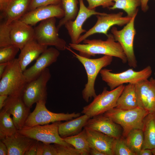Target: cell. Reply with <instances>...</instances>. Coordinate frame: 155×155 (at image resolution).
Listing matches in <instances>:
<instances>
[{"label": "cell", "instance_id": "cb8c5ba5", "mask_svg": "<svg viewBox=\"0 0 155 155\" xmlns=\"http://www.w3.org/2000/svg\"><path fill=\"white\" fill-rule=\"evenodd\" d=\"M90 118L89 116L84 114L64 122H60L58 125L59 135L63 138L78 134L82 131V128Z\"/></svg>", "mask_w": 155, "mask_h": 155}, {"label": "cell", "instance_id": "1f68e13d", "mask_svg": "<svg viewBox=\"0 0 155 155\" xmlns=\"http://www.w3.org/2000/svg\"><path fill=\"white\" fill-rule=\"evenodd\" d=\"M113 155H136L127 144L123 136L115 139L113 148Z\"/></svg>", "mask_w": 155, "mask_h": 155}, {"label": "cell", "instance_id": "9c48e42d", "mask_svg": "<svg viewBox=\"0 0 155 155\" xmlns=\"http://www.w3.org/2000/svg\"><path fill=\"white\" fill-rule=\"evenodd\" d=\"M60 122H56L51 124L32 127L24 126L18 131L22 134L43 143L71 146L65 142L59 135L58 125Z\"/></svg>", "mask_w": 155, "mask_h": 155}, {"label": "cell", "instance_id": "f35d334b", "mask_svg": "<svg viewBox=\"0 0 155 155\" xmlns=\"http://www.w3.org/2000/svg\"><path fill=\"white\" fill-rule=\"evenodd\" d=\"M38 141L35 140L24 155H37V148Z\"/></svg>", "mask_w": 155, "mask_h": 155}, {"label": "cell", "instance_id": "836d02e7", "mask_svg": "<svg viewBox=\"0 0 155 155\" xmlns=\"http://www.w3.org/2000/svg\"><path fill=\"white\" fill-rule=\"evenodd\" d=\"M10 24L7 25L5 22L0 24V47L12 44L11 38Z\"/></svg>", "mask_w": 155, "mask_h": 155}, {"label": "cell", "instance_id": "9a60e30c", "mask_svg": "<svg viewBox=\"0 0 155 155\" xmlns=\"http://www.w3.org/2000/svg\"><path fill=\"white\" fill-rule=\"evenodd\" d=\"M2 109L12 115V119L18 130L24 126L30 113V108L26 105L22 96H9Z\"/></svg>", "mask_w": 155, "mask_h": 155}, {"label": "cell", "instance_id": "7a4b0ae2", "mask_svg": "<svg viewBox=\"0 0 155 155\" xmlns=\"http://www.w3.org/2000/svg\"><path fill=\"white\" fill-rule=\"evenodd\" d=\"M66 49L71 52L83 65L86 70L87 77V82L82 91V97L86 102L97 95L94 89V84L97 76L102 68L111 64L113 57L104 55L98 58L90 59L83 57L76 53L67 46Z\"/></svg>", "mask_w": 155, "mask_h": 155}, {"label": "cell", "instance_id": "bcb514c9", "mask_svg": "<svg viewBox=\"0 0 155 155\" xmlns=\"http://www.w3.org/2000/svg\"><path fill=\"white\" fill-rule=\"evenodd\" d=\"M152 150L148 149H142L139 152L138 155H152Z\"/></svg>", "mask_w": 155, "mask_h": 155}, {"label": "cell", "instance_id": "2e32d148", "mask_svg": "<svg viewBox=\"0 0 155 155\" xmlns=\"http://www.w3.org/2000/svg\"><path fill=\"white\" fill-rule=\"evenodd\" d=\"M60 55L56 48H47L37 58L35 63L23 71L28 82L37 78L47 67L55 62Z\"/></svg>", "mask_w": 155, "mask_h": 155}, {"label": "cell", "instance_id": "b9f144b4", "mask_svg": "<svg viewBox=\"0 0 155 155\" xmlns=\"http://www.w3.org/2000/svg\"><path fill=\"white\" fill-rule=\"evenodd\" d=\"M43 143L38 141L37 148V155H43Z\"/></svg>", "mask_w": 155, "mask_h": 155}, {"label": "cell", "instance_id": "5bb4252c", "mask_svg": "<svg viewBox=\"0 0 155 155\" xmlns=\"http://www.w3.org/2000/svg\"><path fill=\"white\" fill-rule=\"evenodd\" d=\"M64 15V11L61 2L37 7L28 12L20 20L32 26L39 22L52 17L61 19Z\"/></svg>", "mask_w": 155, "mask_h": 155}, {"label": "cell", "instance_id": "ab89813d", "mask_svg": "<svg viewBox=\"0 0 155 155\" xmlns=\"http://www.w3.org/2000/svg\"><path fill=\"white\" fill-rule=\"evenodd\" d=\"M7 148L5 144L1 140L0 141V155H8Z\"/></svg>", "mask_w": 155, "mask_h": 155}, {"label": "cell", "instance_id": "7dc6e473", "mask_svg": "<svg viewBox=\"0 0 155 155\" xmlns=\"http://www.w3.org/2000/svg\"><path fill=\"white\" fill-rule=\"evenodd\" d=\"M90 155H105L103 153L94 148H90Z\"/></svg>", "mask_w": 155, "mask_h": 155}, {"label": "cell", "instance_id": "e575fe53", "mask_svg": "<svg viewBox=\"0 0 155 155\" xmlns=\"http://www.w3.org/2000/svg\"><path fill=\"white\" fill-rule=\"evenodd\" d=\"M57 155H80V152L71 146L54 144Z\"/></svg>", "mask_w": 155, "mask_h": 155}, {"label": "cell", "instance_id": "7c38bea8", "mask_svg": "<svg viewBox=\"0 0 155 155\" xmlns=\"http://www.w3.org/2000/svg\"><path fill=\"white\" fill-rule=\"evenodd\" d=\"M123 15L122 12H119L105 15H96L97 21L95 24L81 36L76 44L80 43L88 37L95 34H103L107 36L108 30L114 25L121 26L126 24L132 18L127 16L123 17Z\"/></svg>", "mask_w": 155, "mask_h": 155}, {"label": "cell", "instance_id": "e0dca14e", "mask_svg": "<svg viewBox=\"0 0 155 155\" xmlns=\"http://www.w3.org/2000/svg\"><path fill=\"white\" fill-rule=\"evenodd\" d=\"M138 107L155 112V79L151 78L135 84Z\"/></svg>", "mask_w": 155, "mask_h": 155}, {"label": "cell", "instance_id": "4dcf8cb0", "mask_svg": "<svg viewBox=\"0 0 155 155\" xmlns=\"http://www.w3.org/2000/svg\"><path fill=\"white\" fill-rule=\"evenodd\" d=\"M114 5L109 7L110 10L122 9L127 13V16L132 18L137 13L138 7L141 5V0H113Z\"/></svg>", "mask_w": 155, "mask_h": 155}, {"label": "cell", "instance_id": "60d3db41", "mask_svg": "<svg viewBox=\"0 0 155 155\" xmlns=\"http://www.w3.org/2000/svg\"><path fill=\"white\" fill-rule=\"evenodd\" d=\"M11 61L0 63V79L2 77L7 66Z\"/></svg>", "mask_w": 155, "mask_h": 155}, {"label": "cell", "instance_id": "277c9868", "mask_svg": "<svg viewBox=\"0 0 155 155\" xmlns=\"http://www.w3.org/2000/svg\"><path fill=\"white\" fill-rule=\"evenodd\" d=\"M27 83L18 59L12 61L7 66L0 80V95L22 96Z\"/></svg>", "mask_w": 155, "mask_h": 155}, {"label": "cell", "instance_id": "3957f363", "mask_svg": "<svg viewBox=\"0 0 155 155\" xmlns=\"http://www.w3.org/2000/svg\"><path fill=\"white\" fill-rule=\"evenodd\" d=\"M149 113L147 110L139 107L129 110H123L115 107L103 115L122 127V136L125 137L133 129L143 130L144 119Z\"/></svg>", "mask_w": 155, "mask_h": 155}, {"label": "cell", "instance_id": "603a6c76", "mask_svg": "<svg viewBox=\"0 0 155 155\" xmlns=\"http://www.w3.org/2000/svg\"><path fill=\"white\" fill-rule=\"evenodd\" d=\"M31 0H9L3 16L6 18V23L10 24L20 20L28 11Z\"/></svg>", "mask_w": 155, "mask_h": 155}, {"label": "cell", "instance_id": "681fc988", "mask_svg": "<svg viewBox=\"0 0 155 155\" xmlns=\"http://www.w3.org/2000/svg\"><path fill=\"white\" fill-rule=\"evenodd\" d=\"M154 75H155V73H154Z\"/></svg>", "mask_w": 155, "mask_h": 155}, {"label": "cell", "instance_id": "52a82bcc", "mask_svg": "<svg viewBox=\"0 0 155 155\" xmlns=\"http://www.w3.org/2000/svg\"><path fill=\"white\" fill-rule=\"evenodd\" d=\"M55 17L40 22L34 28V40L42 45L53 46L59 51H64L67 45L66 41L59 37Z\"/></svg>", "mask_w": 155, "mask_h": 155}, {"label": "cell", "instance_id": "ffe728a7", "mask_svg": "<svg viewBox=\"0 0 155 155\" xmlns=\"http://www.w3.org/2000/svg\"><path fill=\"white\" fill-rule=\"evenodd\" d=\"M84 128L90 148L96 149L105 155H113V148L115 138L98 131Z\"/></svg>", "mask_w": 155, "mask_h": 155}, {"label": "cell", "instance_id": "f6af8a7d", "mask_svg": "<svg viewBox=\"0 0 155 155\" xmlns=\"http://www.w3.org/2000/svg\"><path fill=\"white\" fill-rule=\"evenodd\" d=\"M8 96L6 94L0 95V110L2 109L4 103Z\"/></svg>", "mask_w": 155, "mask_h": 155}, {"label": "cell", "instance_id": "d590c367", "mask_svg": "<svg viewBox=\"0 0 155 155\" xmlns=\"http://www.w3.org/2000/svg\"><path fill=\"white\" fill-rule=\"evenodd\" d=\"M88 3L87 7L89 9H95V8L102 6V7L107 8L113 6L114 4L113 0H86Z\"/></svg>", "mask_w": 155, "mask_h": 155}, {"label": "cell", "instance_id": "74e56055", "mask_svg": "<svg viewBox=\"0 0 155 155\" xmlns=\"http://www.w3.org/2000/svg\"><path fill=\"white\" fill-rule=\"evenodd\" d=\"M44 150L43 155H57L54 145L43 143Z\"/></svg>", "mask_w": 155, "mask_h": 155}, {"label": "cell", "instance_id": "83f0119b", "mask_svg": "<svg viewBox=\"0 0 155 155\" xmlns=\"http://www.w3.org/2000/svg\"><path fill=\"white\" fill-rule=\"evenodd\" d=\"M65 15L59 21L57 28L58 30L67 22L75 20L79 11L78 0H61Z\"/></svg>", "mask_w": 155, "mask_h": 155}, {"label": "cell", "instance_id": "d4e9b609", "mask_svg": "<svg viewBox=\"0 0 155 155\" xmlns=\"http://www.w3.org/2000/svg\"><path fill=\"white\" fill-rule=\"evenodd\" d=\"M138 107L135 84H128L125 86L118 98L115 108L129 110Z\"/></svg>", "mask_w": 155, "mask_h": 155}, {"label": "cell", "instance_id": "d6986e66", "mask_svg": "<svg viewBox=\"0 0 155 155\" xmlns=\"http://www.w3.org/2000/svg\"><path fill=\"white\" fill-rule=\"evenodd\" d=\"M12 44L21 50L27 43L34 39V29L32 26L17 20L10 24Z\"/></svg>", "mask_w": 155, "mask_h": 155}, {"label": "cell", "instance_id": "484cf974", "mask_svg": "<svg viewBox=\"0 0 155 155\" xmlns=\"http://www.w3.org/2000/svg\"><path fill=\"white\" fill-rule=\"evenodd\" d=\"M144 142L142 149L155 148V112L149 113L144 119Z\"/></svg>", "mask_w": 155, "mask_h": 155}, {"label": "cell", "instance_id": "f907efd6", "mask_svg": "<svg viewBox=\"0 0 155 155\" xmlns=\"http://www.w3.org/2000/svg\"></svg>", "mask_w": 155, "mask_h": 155}, {"label": "cell", "instance_id": "5b68a950", "mask_svg": "<svg viewBox=\"0 0 155 155\" xmlns=\"http://www.w3.org/2000/svg\"><path fill=\"white\" fill-rule=\"evenodd\" d=\"M111 71L103 69L99 73L102 80L107 84L111 90L125 83L136 84L142 80L148 79L152 73L150 66L138 71L133 69L119 73L111 72Z\"/></svg>", "mask_w": 155, "mask_h": 155}, {"label": "cell", "instance_id": "d6a6232c", "mask_svg": "<svg viewBox=\"0 0 155 155\" xmlns=\"http://www.w3.org/2000/svg\"><path fill=\"white\" fill-rule=\"evenodd\" d=\"M19 49L12 44L0 47V63L14 59Z\"/></svg>", "mask_w": 155, "mask_h": 155}, {"label": "cell", "instance_id": "4fadbf2b", "mask_svg": "<svg viewBox=\"0 0 155 155\" xmlns=\"http://www.w3.org/2000/svg\"><path fill=\"white\" fill-rule=\"evenodd\" d=\"M80 8L78 14L73 20L66 22L64 24L70 37L71 43L76 44L82 33L86 30L82 28L86 20L94 15H105L107 13L95 11V9H90L84 5L83 0H78Z\"/></svg>", "mask_w": 155, "mask_h": 155}, {"label": "cell", "instance_id": "30bf717a", "mask_svg": "<svg viewBox=\"0 0 155 155\" xmlns=\"http://www.w3.org/2000/svg\"><path fill=\"white\" fill-rule=\"evenodd\" d=\"M137 14L134 15L121 30H118L115 26L112 27L111 30L115 40L120 44L124 51L128 65L133 68L137 66V61L133 49L134 39L136 33L134 21Z\"/></svg>", "mask_w": 155, "mask_h": 155}, {"label": "cell", "instance_id": "ba28073f", "mask_svg": "<svg viewBox=\"0 0 155 155\" xmlns=\"http://www.w3.org/2000/svg\"><path fill=\"white\" fill-rule=\"evenodd\" d=\"M46 101L36 102L34 109L30 113L26 121L24 126L32 127L43 125L56 122L68 121L80 116V113H56L49 111L46 106Z\"/></svg>", "mask_w": 155, "mask_h": 155}, {"label": "cell", "instance_id": "4316f807", "mask_svg": "<svg viewBox=\"0 0 155 155\" xmlns=\"http://www.w3.org/2000/svg\"><path fill=\"white\" fill-rule=\"evenodd\" d=\"M64 140L80 152V155H90V147L84 128L78 134L63 138Z\"/></svg>", "mask_w": 155, "mask_h": 155}, {"label": "cell", "instance_id": "c3c4849f", "mask_svg": "<svg viewBox=\"0 0 155 155\" xmlns=\"http://www.w3.org/2000/svg\"><path fill=\"white\" fill-rule=\"evenodd\" d=\"M151 150H152V151L153 153V154L154 155H155V148L153 149H152Z\"/></svg>", "mask_w": 155, "mask_h": 155}, {"label": "cell", "instance_id": "f1b7e54d", "mask_svg": "<svg viewBox=\"0 0 155 155\" xmlns=\"http://www.w3.org/2000/svg\"><path fill=\"white\" fill-rule=\"evenodd\" d=\"M10 115L2 109L0 112V139L13 135L18 130L13 122Z\"/></svg>", "mask_w": 155, "mask_h": 155}, {"label": "cell", "instance_id": "7bdbcfd3", "mask_svg": "<svg viewBox=\"0 0 155 155\" xmlns=\"http://www.w3.org/2000/svg\"><path fill=\"white\" fill-rule=\"evenodd\" d=\"M9 0H0V10L2 12L5 10Z\"/></svg>", "mask_w": 155, "mask_h": 155}, {"label": "cell", "instance_id": "44dd1931", "mask_svg": "<svg viewBox=\"0 0 155 155\" xmlns=\"http://www.w3.org/2000/svg\"><path fill=\"white\" fill-rule=\"evenodd\" d=\"M0 140L7 148L8 155H24L36 140L22 134L18 131Z\"/></svg>", "mask_w": 155, "mask_h": 155}, {"label": "cell", "instance_id": "ac0fdd59", "mask_svg": "<svg viewBox=\"0 0 155 155\" xmlns=\"http://www.w3.org/2000/svg\"><path fill=\"white\" fill-rule=\"evenodd\" d=\"M120 126L102 114L90 118L84 128L101 132L116 139L122 136L123 131Z\"/></svg>", "mask_w": 155, "mask_h": 155}, {"label": "cell", "instance_id": "f546056e", "mask_svg": "<svg viewBox=\"0 0 155 155\" xmlns=\"http://www.w3.org/2000/svg\"><path fill=\"white\" fill-rule=\"evenodd\" d=\"M125 138V141L129 148L138 155L142 149L144 142L143 130L134 129L131 130Z\"/></svg>", "mask_w": 155, "mask_h": 155}, {"label": "cell", "instance_id": "7402d4cb", "mask_svg": "<svg viewBox=\"0 0 155 155\" xmlns=\"http://www.w3.org/2000/svg\"><path fill=\"white\" fill-rule=\"evenodd\" d=\"M47 46L42 45L34 39L26 44L20 50L18 58L21 69L24 71L27 67L48 48Z\"/></svg>", "mask_w": 155, "mask_h": 155}, {"label": "cell", "instance_id": "6da1fadb", "mask_svg": "<svg viewBox=\"0 0 155 155\" xmlns=\"http://www.w3.org/2000/svg\"><path fill=\"white\" fill-rule=\"evenodd\" d=\"M105 40L101 39H86L83 44L69 43L67 46L79 52L80 56L88 58L96 55H104L120 59L123 63L127 62L124 51L120 45L115 40L112 34H108Z\"/></svg>", "mask_w": 155, "mask_h": 155}, {"label": "cell", "instance_id": "8992f818", "mask_svg": "<svg viewBox=\"0 0 155 155\" xmlns=\"http://www.w3.org/2000/svg\"><path fill=\"white\" fill-rule=\"evenodd\" d=\"M125 86L121 85L110 91L104 88L101 93L97 95L90 103L83 108L81 113L92 118L103 114L115 107Z\"/></svg>", "mask_w": 155, "mask_h": 155}, {"label": "cell", "instance_id": "8d00e7d4", "mask_svg": "<svg viewBox=\"0 0 155 155\" xmlns=\"http://www.w3.org/2000/svg\"><path fill=\"white\" fill-rule=\"evenodd\" d=\"M61 0H31L28 11L39 7L59 3Z\"/></svg>", "mask_w": 155, "mask_h": 155}, {"label": "cell", "instance_id": "8fae6325", "mask_svg": "<svg viewBox=\"0 0 155 155\" xmlns=\"http://www.w3.org/2000/svg\"><path fill=\"white\" fill-rule=\"evenodd\" d=\"M51 75L47 68L36 78L26 84L22 97L26 105L30 108L33 104L41 100H46L47 85Z\"/></svg>", "mask_w": 155, "mask_h": 155}, {"label": "cell", "instance_id": "ee69618b", "mask_svg": "<svg viewBox=\"0 0 155 155\" xmlns=\"http://www.w3.org/2000/svg\"><path fill=\"white\" fill-rule=\"evenodd\" d=\"M149 0H141V9L144 12L146 11L148 9L149 7L148 3Z\"/></svg>", "mask_w": 155, "mask_h": 155}]
</instances>
